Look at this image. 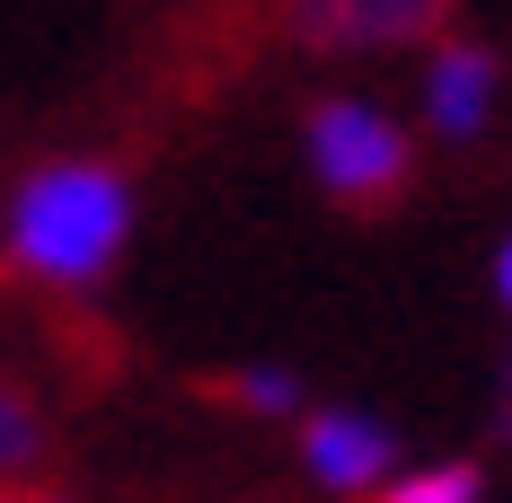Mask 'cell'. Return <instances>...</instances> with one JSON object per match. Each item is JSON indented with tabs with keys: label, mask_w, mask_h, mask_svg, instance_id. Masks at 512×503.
Returning <instances> with one entry per match:
<instances>
[{
	"label": "cell",
	"mask_w": 512,
	"mask_h": 503,
	"mask_svg": "<svg viewBox=\"0 0 512 503\" xmlns=\"http://www.w3.org/2000/svg\"><path fill=\"white\" fill-rule=\"evenodd\" d=\"M486 89H495V62H486V53L451 45L442 62H433V115H442L451 133H468V124L486 115Z\"/></svg>",
	"instance_id": "5"
},
{
	"label": "cell",
	"mask_w": 512,
	"mask_h": 503,
	"mask_svg": "<svg viewBox=\"0 0 512 503\" xmlns=\"http://www.w3.org/2000/svg\"><path fill=\"white\" fill-rule=\"evenodd\" d=\"M380 503H477V468H424L407 486H389Z\"/></svg>",
	"instance_id": "6"
},
{
	"label": "cell",
	"mask_w": 512,
	"mask_h": 503,
	"mask_svg": "<svg viewBox=\"0 0 512 503\" xmlns=\"http://www.w3.org/2000/svg\"><path fill=\"white\" fill-rule=\"evenodd\" d=\"M451 0H301V36L309 45H398L442 27Z\"/></svg>",
	"instance_id": "3"
},
{
	"label": "cell",
	"mask_w": 512,
	"mask_h": 503,
	"mask_svg": "<svg viewBox=\"0 0 512 503\" xmlns=\"http://www.w3.org/2000/svg\"><path fill=\"white\" fill-rule=\"evenodd\" d=\"M504 301H512V248H504Z\"/></svg>",
	"instance_id": "9"
},
{
	"label": "cell",
	"mask_w": 512,
	"mask_h": 503,
	"mask_svg": "<svg viewBox=\"0 0 512 503\" xmlns=\"http://www.w3.org/2000/svg\"><path fill=\"white\" fill-rule=\"evenodd\" d=\"M0 503H71V495H53V486H0Z\"/></svg>",
	"instance_id": "8"
},
{
	"label": "cell",
	"mask_w": 512,
	"mask_h": 503,
	"mask_svg": "<svg viewBox=\"0 0 512 503\" xmlns=\"http://www.w3.org/2000/svg\"><path fill=\"white\" fill-rule=\"evenodd\" d=\"M504 424H512V389H504Z\"/></svg>",
	"instance_id": "10"
},
{
	"label": "cell",
	"mask_w": 512,
	"mask_h": 503,
	"mask_svg": "<svg viewBox=\"0 0 512 503\" xmlns=\"http://www.w3.org/2000/svg\"><path fill=\"white\" fill-rule=\"evenodd\" d=\"M36 459V415L18 389H0V468H27Z\"/></svg>",
	"instance_id": "7"
},
{
	"label": "cell",
	"mask_w": 512,
	"mask_h": 503,
	"mask_svg": "<svg viewBox=\"0 0 512 503\" xmlns=\"http://www.w3.org/2000/svg\"><path fill=\"white\" fill-rule=\"evenodd\" d=\"M309 159H318V186L345 212H380L407 186V142L371 106H318L309 115Z\"/></svg>",
	"instance_id": "2"
},
{
	"label": "cell",
	"mask_w": 512,
	"mask_h": 503,
	"mask_svg": "<svg viewBox=\"0 0 512 503\" xmlns=\"http://www.w3.org/2000/svg\"><path fill=\"white\" fill-rule=\"evenodd\" d=\"M115 248H124V186L106 168H53L18 195L9 265H27L45 283H89V274H106Z\"/></svg>",
	"instance_id": "1"
},
{
	"label": "cell",
	"mask_w": 512,
	"mask_h": 503,
	"mask_svg": "<svg viewBox=\"0 0 512 503\" xmlns=\"http://www.w3.org/2000/svg\"><path fill=\"white\" fill-rule=\"evenodd\" d=\"M380 459H389V433H371L354 415H318V424H309V468H318L327 486H371Z\"/></svg>",
	"instance_id": "4"
}]
</instances>
